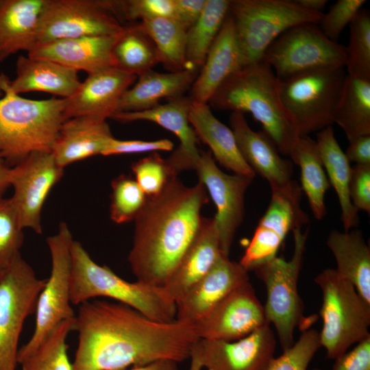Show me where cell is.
Segmentation results:
<instances>
[{
    "instance_id": "cell-35",
    "label": "cell",
    "mask_w": 370,
    "mask_h": 370,
    "mask_svg": "<svg viewBox=\"0 0 370 370\" xmlns=\"http://www.w3.org/2000/svg\"><path fill=\"white\" fill-rule=\"evenodd\" d=\"M230 1L206 0L201 16L186 32V69H199L217 38L230 10Z\"/></svg>"
},
{
    "instance_id": "cell-38",
    "label": "cell",
    "mask_w": 370,
    "mask_h": 370,
    "mask_svg": "<svg viewBox=\"0 0 370 370\" xmlns=\"http://www.w3.org/2000/svg\"><path fill=\"white\" fill-rule=\"evenodd\" d=\"M75 327V317L60 323L34 352L18 360L21 370H74L66 338Z\"/></svg>"
},
{
    "instance_id": "cell-19",
    "label": "cell",
    "mask_w": 370,
    "mask_h": 370,
    "mask_svg": "<svg viewBox=\"0 0 370 370\" xmlns=\"http://www.w3.org/2000/svg\"><path fill=\"white\" fill-rule=\"evenodd\" d=\"M230 123L244 160L255 173L268 182L271 190H291L298 186L292 179V161L280 156L274 143L263 131H254L241 112H232Z\"/></svg>"
},
{
    "instance_id": "cell-17",
    "label": "cell",
    "mask_w": 370,
    "mask_h": 370,
    "mask_svg": "<svg viewBox=\"0 0 370 370\" xmlns=\"http://www.w3.org/2000/svg\"><path fill=\"white\" fill-rule=\"evenodd\" d=\"M195 170L217 208L214 216L222 254L229 256L237 229L245 212V195L254 178L229 175L217 165L210 151H201Z\"/></svg>"
},
{
    "instance_id": "cell-56",
    "label": "cell",
    "mask_w": 370,
    "mask_h": 370,
    "mask_svg": "<svg viewBox=\"0 0 370 370\" xmlns=\"http://www.w3.org/2000/svg\"><path fill=\"white\" fill-rule=\"evenodd\" d=\"M2 1H3V0H0V5H1V3H2Z\"/></svg>"
},
{
    "instance_id": "cell-1",
    "label": "cell",
    "mask_w": 370,
    "mask_h": 370,
    "mask_svg": "<svg viewBox=\"0 0 370 370\" xmlns=\"http://www.w3.org/2000/svg\"><path fill=\"white\" fill-rule=\"evenodd\" d=\"M74 370H123L160 360L190 358L199 338L194 325L160 323L119 302L89 300L79 305Z\"/></svg>"
},
{
    "instance_id": "cell-26",
    "label": "cell",
    "mask_w": 370,
    "mask_h": 370,
    "mask_svg": "<svg viewBox=\"0 0 370 370\" xmlns=\"http://www.w3.org/2000/svg\"><path fill=\"white\" fill-rule=\"evenodd\" d=\"M113 136L106 119L79 116L62 123L51 153L59 166H66L101 155Z\"/></svg>"
},
{
    "instance_id": "cell-23",
    "label": "cell",
    "mask_w": 370,
    "mask_h": 370,
    "mask_svg": "<svg viewBox=\"0 0 370 370\" xmlns=\"http://www.w3.org/2000/svg\"><path fill=\"white\" fill-rule=\"evenodd\" d=\"M221 254L215 219L202 217L195 237L163 288L176 303L209 271Z\"/></svg>"
},
{
    "instance_id": "cell-11",
    "label": "cell",
    "mask_w": 370,
    "mask_h": 370,
    "mask_svg": "<svg viewBox=\"0 0 370 370\" xmlns=\"http://www.w3.org/2000/svg\"><path fill=\"white\" fill-rule=\"evenodd\" d=\"M18 254L0 280V370H16L18 340L45 284Z\"/></svg>"
},
{
    "instance_id": "cell-51",
    "label": "cell",
    "mask_w": 370,
    "mask_h": 370,
    "mask_svg": "<svg viewBox=\"0 0 370 370\" xmlns=\"http://www.w3.org/2000/svg\"><path fill=\"white\" fill-rule=\"evenodd\" d=\"M177 363L171 360H160L145 365L123 370H179Z\"/></svg>"
},
{
    "instance_id": "cell-32",
    "label": "cell",
    "mask_w": 370,
    "mask_h": 370,
    "mask_svg": "<svg viewBox=\"0 0 370 370\" xmlns=\"http://www.w3.org/2000/svg\"><path fill=\"white\" fill-rule=\"evenodd\" d=\"M316 142L324 169L329 176V183L338 199L345 232H348L359 222L358 211L353 206L349 196L352 167L335 138L332 125L319 131Z\"/></svg>"
},
{
    "instance_id": "cell-36",
    "label": "cell",
    "mask_w": 370,
    "mask_h": 370,
    "mask_svg": "<svg viewBox=\"0 0 370 370\" xmlns=\"http://www.w3.org/2000/svg\"><path fill=\"white\" fill-rule=\"evenodd\" d=\"M138 28L153 42L158 62L170 72L186 70L187 30L172 18L143 21Z\"/></svg>"
},
{
    "instance_id": "cell-6",
    "label": "cell",
    "mask_w": 370,
    "mask_h": 370,
    "mask_svg": "<svg viewBox=\"0 0 370 370\" xmlns=\"http://www.w3.org/2000/svg\"><path fill=\"white\" fill-rule=\"evenodd\" d=\"M314 282L322 293L321 346L327 358L334 360L370 336V304L335 269H324Z\"/></svg>"
},
{
    "instance_id": "cell-40",
    "label": "cell",
    "mask_w": 370,
    "mask_h": 370,
    "mask_svg": "<svg viewBox=\"0 0 370 370\" xmlns=\"http://www.w3.org/2000/svg\"><path fill=\"white\" fill-rule=\"evenodd\" d=\"M111 186V219L118 224L134 220L145 202V193L135 179L126 175L113 180Z\"/></svg>"
},
{
    "instance_id": "cell-33",
    "label": "cell",
    "mask_w": 370,
    "mask_h": 370,
    "mask_svg": "<svg viewBox=\"0 0 370 370\" xmlns=\"http://www.w3.org/2000/svg\"><path fill=\"white\" fill-rule=\"evenodd\" d=\"M289 156L300 167V187L308 198L312 214L315 219H322L326 214L325 195L330 183L316 140L308 136H299Z\"/></svg>"
},
{
    "instance_id": "cell-46",
    "label": "cell",
    "mask_w": 370,
    "mask_h": 370,
    "mask_svg": "<svg viewBox=\"0 0 370 370\" xmlns=\"http://www.w3.org/2000/svg\"><path fill=\"white\" fill-rule=\"evenodd\" d=\"M173 148V143L169 139L144 141L119 140L112 137L107 143L101 155L106 156L147 151H171Z\"/></svg>"
},
{
    "instance_id": "cell-4",
    "label": "cell",
    "mask_w": 370,
    "mask_h": 370,
    "mask_svg": "<svg viewBox=\"0 0 370 370\" xmlns=\"http://www.w3.org/2000/svg\"><path fill=\"white\" fill-rule=\"evenodd\" d=\"M71 253L72 304L80 305L96 297H107L130 306L156 322L170 323L176 320V303L163 287L125 280L109 267L96 263L83 245L74 239Z\"/></svg>"
},
{
    "instance_id": "cell-48",
    "label": "cell",
    "mask_w": 370,
    "mask_h": 370,
    "mask_svg": "<svg viewBox=\"0 0 370 370\" xmlns=\"http://www.w3.org/2000/svg\"><path fill=\"white\" fill-rule=\"evenodd\" d=\"M334 360L332 370H370V336Z\"/></svg>"
},
{
    "instance_id": "cell-30",
    "label": "cell",
    "mask_w": 370,
    "mask_h": 370,
    "mask_svg": "<svg viewBox=\"0 0 370 370\" xmlns=\"http://www.w3.org/2000/svg\"><path fill=\"white\" fill-rule=\"evenodd\" d=\"M188 121L199 140L209 147L222 166L234 174L255 177L240 152L232 130L214 116L207 103L192 101Z\"/></svg>"
},
{
    "instance_id": "cell-15",
    "label": "cell",
    "mask_w": 370,
    "mask_h": 370,
    "mask_svg": "<svg viewBox=\"0 0 370 370\" xmlns=\"http://www.w3.org/2000/svg\"><path fill=\"white\" fill-rule=\"evenodd\" d=\"M63 173L64 168L58 165L51 152H34L10 168L11 199L23 229L42 234L44 203Z\"/></svg>"
},
{
    "instance_id": "cell-27",
    "label": "cell",
    "mask_w": 370,
    "mask_h": 370,
    "mask_svg": "<svg viewBox=\"0 0 370 370\" xmlns=\"http://www.w3.org/2000/svg\"><path fill=\"white\" fill-rule=\"evenodd\" d=\"M80 84L75 70L52 60L20 56L16 64V77L10 80L9 87L18 95L45 92L67 99L76 92Z\"/></svg>"
},
{
    "instance_id": "cell-49",
    "label": "cell",
    "mask_w": 370,
    "mask_h": 370,
    "mask_svg": "<svg viewBox=\"0 0 370 370\" xmlns=\"http://www.w3.org/2000/svg\"><path fill=\"white\" fill-rule=\"evenodd\" d=\"M206 0H174V19L186 30L198 20Z\"/></svg>"
},
{
    "instance_id": "cell-14",
    "label": "cell",
    "mask_w": 370,
    "mask_h": 370,
    "mask_svg": "<svg viewBox=\"0 0 370 370\" xmlns=\"http://www.w3.org/2000/svg\"><path fill=\"white\" fill-rule=\"evenodd\" d=\"M275 348V334L269 323L237 341L199 338L190 352V370H267Z\"/></svg>"
},
{
    "instance_id": "cell-41",
    "label": "cell",
    "mask_w": 370,
    "mask_h": 370,
    "mask_svg": "<svg viewBox=\"0 0 370 370\" xmlns=\"http://www.w3.org/2000/svg\"><path fill=\"white\" fill-rule=\"evenodd\" d=\"M23 227L11 199H0V271L5 270L20 254Z\"/></svg>"
},
{
    "instance_id": "cell-24",
    "label": "cell",
    "mask_w": 370,
    "mask_h": 370,
    "mask_svg": "<svg viewBox=\"0 0 370 370\" xmlns=\"http://www.w3.org/2000/svg\"><path fill=\"white\" fill-rule=\"evenodd\" d=\"M243 67L234 23L228 13L191 86L189 97L192 101L208 104L221 85Z\"/></svg>"
},
{
    "instance_id": "cell-39",
    "label": "cell",
    "mask_w": 370,
    "mask_h": 370,
    "mask_svg": "<svg viewBox=\"0 0 370 370\" xmlns=\"http://www.w3.org/2000/svg\"><path fill=\"white\" fill-rule=\"evenodd\" d=\"M349 26L345 69L347 75L370 81V13L361 9Z\"/></svg>"
},
{
    "instance_id": "cell-29",
    "label": "cell",
    "mask_w": 370,
    "mask_h": 370,
    "mask_svg": "<svg viewBox=\"0 0 370 370\" xmlns=\"http://www.w3.org/2000/svg\"><path fill=\"white\" fill-rule=\"evenodd\" d=\"M45 0H3L0 5V61L37 44Z\"/></svg>"
},
{
    "instance_id": "cell-2",
    "label": "cell",
    "mask_w": 370,
    "mask_h": 370,
    "mask_svg": "<svg viewBox=\"0 0 370 370\" xmlns=\"http://www.w3.org/2000/svg\"><path fill=\"white\" fill-rule=\"evenodd\" d=\"M209 201L201 182L185 186L170 178L158 194L147 196L135 218L128 261L137 281L164 285L200 227L201 210Z\"/></svg>"
},
{
    "instance_id": "cell-34",
    "label": "cell",
    "mask_w": 370,
    "mask_h": 370,
    "mask_svg": "<svg viewBox=\"0 0 370 370\" xmlns=\"http://www.w3.org/2000/svg\"><path fill=\"white\" fill-rule=\"evenodd\" d=\"M334 123L342 129L349 142L370 135V81L347 75Z\"/></svg>"
},
{
    "instance_id": "cell-8",
    "label": "cell",
    "mask_w": 370,
    "mask_h": 370,
    "mask_svg": "<svg viewBox=\"0 0 370 370\" xmlns=\"http://www.w3.org/2000/svg\"><path fill=\"white\" fill-rule=\"evenodd\" d=\"M293 234L294 250L289 260L275 256L253 270L265 285V317L268 323L275 327L283 351L294 344L296 327H302L304 331L312 323L303 314V303L297 288L308 230L302 232L301 227H298Z\"/></svg>"
},
{
    "instance_id": "cell-12",
    "label": "cell",
    "mask_w": 370,
    "mask_h": 370,
    "mask_svg": "<svg viewBox=\"0 0 370 370\" xmlns=\"http://www.w3.org/2000/svg\"><path fill=\"white\" fill-rule=\"evenodd\" d=\"M346 59L345 47L328 38L318 24L301 23L275 39L262 60L280 79L320 68L345 67Z\"/></svg>"
},
{
    "instance_id": "cell-44",
    "label": "cell",
    "mask_w": 370,
    "mask_h": 370,
    "mask_svg": "<svg viewBox=\"0 0 370 370\" xmlns=\"http://www.w3.org/2000/svg\"><path fill=\"white\" fill-rule=\"evenodd\" d=\"M113 12L126 20L141 21L157 18H174V0L110 1Z\"/></svg>"
},
{
    "instance_id": "cell-25",
    "label": "cell",
    "mask_w": 370,
    "mask_h": 370,
    "mask_svg": "<svg viewBox=\"0 0 370 370\" xmlns=\"http://www.w3.org/2000/svg\"><path fill=\"white\" fill-rule=\"evenodd\" d=\"M119 35L66 38L38 44L27 56L52 60L88 74L114 66L112 49Z\"/></svg>"
},
{
    "instance_id": "cell-10",
    "label": "cell",
    "mask_w": 370,
    "mask_h": 370,
    "mask_svg": "<svg viewBox=\"0 0 370 370\" xmlns=\"http://www.w3.org/2000/svg\"><path fill=\"white\" fill-rule=\"evenodd\" d=\"M73 240L65 222H61L58 232L47 238L51 256L50 275L38 297L33 334L19 348L17 362L34 352L60 323L76 316L70 297Z\"/></svg>"
},
{
    "instance_id": "cell-53",
    "label": "cell",
    "mask_w": 370,
    "mask_h": 370,
    "mask_svg": "<svg viewBox=\"0 0 370 370\" xmlns=\"http://www.w3.org/2000/svg\"><path fill=\"white\" fill-rule=\"evenodd\" d=\"M295 2L300 7L314 12L323 13L327 0H295Z\"/></svg>"
},
{
    "instance_id": "cell-42",
    "label": "cell",
    "mask_w": 370,
    "mask_h": 370,
    "mask_svg": "<svg viewBox=\"0 0 370 370\" xmlns=\"http://www.w3.org/2000/svg\"><path fill=\"white\" fill-rule=\"evenodd\" d=\"M321 347L319 333L307 329L291 347L273 358L267 370H320L308 369V366Z\"/></svg>"
},
{
    "instance_id": "cell-52",
    "label": "cell",
    "mask_w": 370,
    "mask_h": 370,
    "mask_svg": "<svg viewBox=\"0 0 370 370\" xmlns=\"http://www.w3.org/2000/svg\"><path fill=\"white\" fill-rule=\"evenodd\" d=\"M10 168L7 163L0 158V199L10 186Z\"/></svg>"
},
{
    "instance_id": "cell-7",
    "label": "cell",
    "mask_w": 370,
    "mask_h": 370,
    "mask_svg": "<svg viewBox=\"0 0 370 370\" xmlns=\"http://www.w3.org/2000/svg\"><path fill=\"white\" fill-rule=\"evenodd\" d=\"M231 16L241 52L243 66L263 59L269 47L282 33L301 23L319 24L323 13L306 10L295 1H230Z\"/></svg>"
},
{
    "instance_id": "cell-9",
    "label": "cell",
    "mask_w": 370,
    "mask_h": 370,
    "mask_svg": "<svg viewBox=\"0 0 370 370\" xmlns=\"http://www.w3.org/2000/svg\"><path fill=\"white\" fill-rule=\"evenodd\" d=\"M346 76L344 66H330L278 79L280 101L299 136L334 123Z\"/></svg>"
},
{
    "instance_id": "cell-20",
    "label": "cell",
    "mask_w": 370,
    "mask_h": 370,
    "mask_svg": "<svg viewBox=\"0 0 370 370\" xmlns=\"http://www.w3.org/2000/svg\"><path fill=\"white\" fill-rule=\"evenodd\" d=\"M192 100L181 96L169 99L164 104L138 112L114 113L110 118L123 123L136 121L154 122L173 133L180 145L171 156L166 159L175 175L186 169H195L200 152L197 147L199 138L188 121Z\"/></svg>"
},
{
    "instance_id": "cell-28",
    "label": "cell",
    "mask_w": 370,
    "mask_h": 370,
    "mask_svg": "<svg viewBox=\"0 0 370 370\" xmlns=\"http://www.w3.org/2000/svg\"><path fill=\"white\" fill-rule=\"evenodd\" d=\"M196 70L159 73L149 70L137 77L134 86L123 95L116 112H138L153 108L163 99L183 96L190 90L198 75Z\"/></svg>"
},
{
    "instance_id": "cell-43",
    "label": "cell",
    "mask_w": 370,
    "mask_h": 370,
    "mask_svg": "<svg viewBox=\"0 0 370 370\" xmlns=\"http://www.w3.org/2000/svg\"><path fill=\"white\" fill-rule=\"evenodd\" d=\"M132 170L135 180L147 196L159 193L171 177L177 176L166 160L156 152L133 163Z\"/></svg>"
},
{
    "instance_id": "cell-31",
    "label": "cell",
    "mask_w": 370,
    "mask_h": 370,
    "mask_svg": "<svg viewBox=\"0 0 370 370\" xmlns=\"http://www.w3.org/2000/svg\"><path fill=\"white\" fill-rule=\"evenodd\" d=\"M336 271L354 284L360 296L370 304V250L358 230H332L327 239Z\"/></svg>"
},
{
    "instance_id": "cell-22",
    "label": "cell",
    "mask_w": 370,
    "mask_h": 370,
    "mask_svg": "<svg viewBox=\"0 0 370 370\" xmlns=\"http://www.w3.org/2000/svg\"><path fill=\"white\" fill-rule=\"evenodd\" d=\"M136 79L137 76L115 66L88 73L76 92L65 99V120L79 116L110 118L121 97Z\"/></svg>"
},
{
    "instance_id": "cell-18",
    "label": "cell",
    "mask_w": 370,
    "mask_h": 370,
    "mask_svg": "<svg viewBox=\"0 0 370 370\" xmlns=\"http://www.w3.org/2000/svg\"><path fill=\"white\" fill-rule=\"evenodd\" d=\"M267 323L264 306L249 280L231 291L194 325L199 338L234 341Z\"/></svg>"
},
{
    "instance_id": "cell-13",
    "label": "cell",
    "mask_w": 370,
    "mask_h": 370,
    "mask_svg": "<svg viewBox=\"0 0 370 370\" xmlns=\"http://www.w3.org/2000/svg\"><path fill=\"white\" fill-rule=\"evenodd\" d=\"M124 28L109 1L45 0L36 45L66 38L116 36Z\"/></svg>"
},
{
    "instance_id": "cell-16",
    "label": "cell",
    "mask_w": 370,
    "mask_h": 370,
    "mask_svg": "<svg viewBox=\"0 0 370 370\" xmlns=\"http://www.w3.org/2000/svg\"><path fill=\"white\" fill-rule=\"evenodd\" d=\"M301 188L271 190L269 206L260 219L239 263L248 271L275 256L287 234L308 222L301 208Z\"/></svg>"
},
{
    "instance_id": "cell-45",
    "label": "cell",
    "mask_w": 370,
    "mask_h": 370,
    "mask_svg": "<svg viewBox=\"0 0 370 370\" xmlns=\"http://www.w3.org/2000/svg\"><path fill=\"white\" fill-rule=\"evenodd\" d=\"M365 0H338L326 14H323L319 28L330 40L337 42L344 28L349 25L366 3Z\"/></svg>"
},
{
    "instance_id": "cell-55",
    "label": "cell",
    "mask_w": 370,
    "mask_h": 370,
    "mask_svg": "<svg viewBox=\"0 0 370 370\" xmlns=\"http://www.w3.org/2000/svg\"><path fill=\"white\" fill-rule=\"evenodd\" d=\"M3 90H1V86H0V97H1L3 96Z\"/></svg>"
},
{
    "instance_id": "cell-37",
    "label": "cell",
    "mask_w": 370,
    "mask_h": 370,
    "mask_svg": "<svg viewBox=\"0 0 370 370\" xmlns=\"http://www.w3.org/2000/svg\"><path fill=\"white\" fill-rule=\"evenodd\" d=\"M112 56L115 67L137 77L159 64L153 42L137 25L118 36Z\"/></svg>"
},
{
    "instance_id": "cell-47",
    "label": "cell",
    "mask_w": 370,
    "mask_h": 370,
    "mask_svg": "<svg viewBox=\"0 0 370 370\" xmlns=\"http://www.w3.org/2000/svg\"><path fill=\"white\" fill-rule=\"evenodd\" d=\"M349 196L358 211L370 213V165L356 164L352 168Z\"/></svg>"
},
{
    "instance_id": "cell-5",
    "label": "cell",
    "mask_w": 370,
    "mask_h": 370,
    "mask_svg": "<svg viewBox=\"0 0 370 370\" xmlns=\"http://www.w3.org/2000/svg\"><path fill=\"white\" fill-rule=\"evenodd\" d=\"M0 74V158L20 162L34 152H51L65 121V99H31L12 91Z\"/></svg>"
},
{
    "instance_id": "cell-21",
    "label": "cell",
    "mask_w": 370,
    "mask_h": 370,
    "mask_svg": "<svg viewBox=\"0 0 370 370\" xmlns=\"http://www.w3.org/2000/svg\"><path fill=\"white\" fill-rule=\"evenodd\" d=\"M249 280L239 262L221 254L209 271L176 302V320L195 325L236 287Z\"/></svg>"
},
{
    "instance_id": "cell-50",
    "label": "cell",
    "mask_w": 370,
    "mask_h": 370,
    "mask_svg": "<svg viewBox=\"0 0 370 370\" xmlns=\"http://www.w3.org/2000/svg\"><path fill=\"white\" fill-rule=\"evenodd\" d=\"M345 153L349 162L357 165H370V135L350 141Z\"/></svg>"
},
{
    "instance_id": "cell-3",
    "label": "cell",
    "mask_w": 370,
    "mask_h": 370,
    "mask_svg": "<svg viewBox=\"0 0 370 370\" xmlns=\"http://www.w3.org/2000/svg\"><path fill=\"white\" fill-rule=\"evenodd\" d=\"M208 103L217 110L250 113L283 155L289 156L299 137L280 101L278 79L263 60L230 75Z\"/></svg>"
},
{
    "instance_id": "cell-54",
    "label": "cell",
    "mask_w": 370,
    "mask_h": 370,
    "mask_svg": "<svg viewBox=\"0 0 370 370\" xmlns=\"http://www.w3.org/2000/svg\"><path fill=\"white\" fill-rule=\"evenodd\" d=\"M5 270L4 271H0V280H1L3 275V273L5 272Z\"/></svg>"
}]
</instances>
